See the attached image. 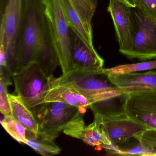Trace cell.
Masks as SVG:
<instances>
[{
	"instance_id": "obj_9",
	"label": "cell",
	"mask_w": 156,
	"mask_h": 156,
	"mask_svg": "<svg viewBox=\"0 0 156 156\" xmlns=\"http://www.w3.org/2000/svg\"><path fill=\"white\" fill-rule=\"evenodd\" d=\"M124 109L130 118L156 129V91L127 93Z\"/></svg>"
},
{
	"instance_id": "obj_24",
	"label": "cell",
	"mask_w": 156,
	"mask_h": 156,
	"mask_svg": "<svg viewBox=\"0 0 156 156\" xmlns=\"http://www.w3.org/2000/svg\"><path fill=\"white\" fill-rule=\"evenodd\" d=\"M117 1L125 3L126 5L131 7L132 9L136 8L135 0H117Z\"/></svg>"
},
{
	"instance_id": "obj_23",
	"label": "cell",
	"mask_w": 156,
	"mask_h": 156,
	"mask_svg": "<svg viewBox=\"0 0 156 156\" xmlns=\"http://www.w3.org/2000/svg\"><path fill=\"white\" fill-rule=\"evenodd\" d=\"M136 7L156 20V0H135Z\"/></svg>"
},
{
	"instance_id": "obj_11",
	"label": "cell",
	"mask_w": 156,
	"mask_h": 156,
	"mask_svg": "<svg viewBox=\"0 0 156 156\" xmlns=\"http://www.w3.org/2000/svg\"><path fill=\"white\" fill-rule=\"evenodd\" d=\"M131 7L117 0H109L108 11L114 23L119 44V51L123 54L133 44L134 25Z\"/></svg>"
},
{
	"instance_id": "obj_18",
	"label": "cell",
	"mask_w": 156,
	"mask_h": 156,
	"mask_svg": "<svg viewBox=\"0 0 156 156\" xmlns=\"http://www.w3.org/2000/svg\"><path fill=\"white\" fill-rule=\"evenodd\" d=\"M87 32L93 36L92 21L98 0H70Z\"/></svg>"
},
{
	"instance_id": "obj_5",
	"label": "cell",
	"mask_w": 156,
	"mask_h": 156,
	"mask_svg": "<svg viewBox=\"0 0 156 156\" xmlns=\"http://www.w3.org/2000/svg\"><path fill=\"white\" fill-rule=\"evenodd\" d=\"M12 77L16 93L28 108L44 103L50 88V78L36 62L30 63Z\"/></svg>"
},
{
	"instance_id": "obj_19",
	"label": "cell",
	"mask_w": 156,
	"mask_h": 156,
	"mask_svg": "<svg viewBox=\"0 0 156 156\" xmlns=\"http://www.w3.org/2000/svg\"><path fill=\"white\" fill-rule=\"evenodd\" d=\"M156 69V61L121 65L110 68H103L102 73L108 76L119 75L129 73Z\"/></svg>"
},
{
	"instance_id": "obj_2",
	"label": "cell",
	"mask_w": 156,
	"mask_h": 156,
	"mask_svg": "<svg viewBox=\"0 0 156 156\" xmlns=\"http://www.w3.org/2000/svg\"><path fill=\"white\" fill-rule=\"evenodd\" d=\"M102 70L71 71L58 78L52 76L50 87L66 85L85 97L91 105L126 94L113 85Z\"/></svg>"
},
{
	"instance_id": "obj_1",
	"label": "cell",
	"mask_w": 156,
	"mask_h": 156,
	"mask_svg": "<svg viewBox=\"0 0 156 156\" xmlns=\"http://www.w3.org/2000/svg\"><path fill=\"white\" fill-rule=\"evenodd\" d=\"M17 58L19 72L35 62L49 78L60 66L41 0H25Z\"/></svg>"
},
{
	"instance_id": "obj_8",
	"label": "cell",
	"mask_w": 156,
	"mask_h": 156,
	"mask_svg": "<svg viewBox=\"0 0 156 156\" xmlns=\"http://www.w3.org/2000/svg\"><path fill=\"white\" fill-rule=\"evenodd\" d=\"M94 119L103 128L112 144L123 143L144 132L148 128L130 118L126 112L108 114L93 111Z\"/></svg>"
},
{
	"instance_id": "obj_17",
	"label": "cell",
	"mask_w": 156,
	"mask_h": 156,
	"mask_svg": "<svg viewBox=\"0 0 156 156\" xmlns=\"http://www.w3.org/2000/svg\"><path fill=\"white\" fill-rule=\"evenodd\" d=\"M60 102L79 108L80 112L84 114L86 107L82 105L76 98L71 88L64 84H59L50 87L44 102Z\"/></svg>"
},
{
	"instance_id": "obj_12",
	"label": "cell",
	"mask_w": 156,
	"mask_h": 156,
	"mask_svg": "<svg viewBox=\"0 0 156 156\" xmlns=\"http://www.w3.org/2000/svg\"><path fill=\"white\" fill-rule=\"evenodd\" d=\"M83 115L79 112L67 124L63 130L64 133L72 137L81 140L93 147H103L106 145L112 144L97 121L94 119L91 124L86 126Z\"/></svg>"
},
{
	"instance_id": "obj_16",
	"label": "cell",
	"mask_w": 156,
	"mask_h": 156,
	"mask_svg": "<svg viewBox=\"0 0 156 156\" xmlns=\"http://www.w3.org/2000/svg\"><path fill=\"white\" fill-rule=\"evenodd\" d=\"M36 152L44 156H52L61 152V148L54 140L41 133H34L27 129V140L25 143Z\"/></svg>"
},
{
	"instance_id": "obj_6",
	"label": "cell",
	"mask_w": 156,
	"mask_h": 156,
	"mask_svg": "<svg viewBox=\"0 0 156 156\" xmlns=\"http://www.w3.org/2000/svg\"><path fill=\"white\" fill-rule=\"evenodd\" d=\"M30 110L38 123V132L53 140L80 112L77 107L60 102H45Z\"/></svg>"
},
{
	"instance_id": "obj_3",
	"label": "cell",
	"mask_w": 156,
	"mask_h": 156,
	"mask_svg": "<svg viewBox=\"0 0 156 156\" xmlns=\"http://www.w3.org/2000/svg\"><path fill=\"white\" fill-rule=\"evenodd\" d=\"M63 74L70 68V28L61 0H41Z\"/></svg>"
},
{
	"instance_id": "obj_22",
	"label": "cell",
	"mask_w": 156,
	"mask_h": 156,
	"mask_svg": "<svg viewBox=\"0 0 156 156\" xmlns=\"http://www.w3.org/2000/svg\"><path fill=\"white\" fill-rule=\"evenodd\" d=\"M9 85L4 80L0 82V110L4 116L11 115V108L8 93Z\"/></svg>"
},
{
	"instance_id": "obj_14",
	"label": "cell",
	"mask_w": 156,
	"mask_h": 156,
	"mask_svg": "<svg viewBox=\"0 0 156 156\" xmlns=\"http://www.w3.org/2000/svg\"><path fill=\"white\" fill-rule=\"evenodd\" d=\"M11 115L28 130L34 133L39 131L38 123L31 110L28 108L19 96L9 94Z\"/></svg>"
},
{
	"instance_id": "obj_10",
	"label": "cell",
	"mask_w": 156,
	"mask_h": 156,
	"mask_svg": "<svg viewBox=\"0 0 156 156\" xmlns=\"http://www.w3.org/2000/svg\"><path fill=\"white\" fill-rule=\"evenodd\" d=\"M69 42L70 62L68 72L98 71L103 69L104 60L99 56L95 49L87 46L76 32L71 28L69 32Z\"/></svg>"
},
{
	"instance_id": "obj_7",
	"label": "cell",
	"mask_w": 156,
	"mask_h": 156,
	"mask_svg": "<svg viewBox=\"0 0 156 156\" xmlns=\"http://www.w3.org/2000/svg\"><path fill=\"white\" fill-rule=\"evenodd\" d=\"M135 9L133 44L122 54L141 61L156 59V20L142 10Z\"/></svg>"
},
{
	"instance_id": "obj_15",
	"label": "cell",
	"mask_w": 156,
	"mask_h": 156,
	"mask_svg": "<svg viewBox=\"0 0 156 156\" xmlns=\"http://www.w3.org/2000/svg\"><path fill=\"white\" fill-rule=\"evenodd\" d=\"M64 12L70 28L75 31L84 42L89 47L95 49L93 36L88 34L80 16L75 9L70 0H61Z\"/></svg>"
},
{
	"instance_id": "obj_13",
	"label": "cell",
	"mask_w": 156,
	"mask_h": 156,
	"mask_svg": "<svg viewBox=\"0 0 156 156\" xmlns=\"http://www.w3.org/2000/svg\"><path fill=\"white\" fill-rule=\"evenodd\" d=\"M107 76L113 85L126 94L156 91V71Z\"/></svg>"
},
{
	"instance_id": "obj_4",
	"label": "cell",
	"mask_w": 156,
	"mask_h": 156,
	"mask_svg": "<svg viewBox=\"0 0 156 156\" xmlns=\"http://www.w3.org/2000/svg\"><path fill=\"white\" fill-rule=\"evenodd\" d=\"M25 0H1L0 44L5 49L6 63H17V47Z\"/></svg>"
},
{
	"instance_id": "obj_20",
	"label": "cell",
	"mask_w": 156,
	"mask_h": 156,
	"mask_svg": "<svg viewBox=\"0 0 156 156\" xmlns=\"http://www.w3.org/2000/svg\"><path fill=\"white\" fill-rule=\"evenodd\" d=\"M1 124L7 132L18 142L25 144L27 129L11 115L4 116Z\"/></svg>"
},
{
	"instance_id": "obj_21",
	"label": "cell",
	"mask_w": 156,
	"mask_h": 156,
	"mask_svg": "<svg viewBox=\"0 0 156 156\" xmlns=\"http://www.w3.org/2000/svg\"><path fill=\"white\" fill-rule=\"evenodd\" d=\"M134 138L145 149V156H156V129H148Z\"/></svg>"
}]
</instances>
